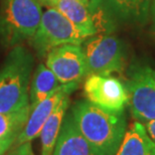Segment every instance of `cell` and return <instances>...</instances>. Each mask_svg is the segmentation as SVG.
<instances>
[{
  "label": "cell",
  "instance_id": "obj_8",
  "mask_svg": "<svg viewBox=\"0 0 155 155\" xmlns=\"http://www.w3.org/2000/svg\"><path fill=\"white\" fill-rule=\"evenodd\" d=\"M45 66L61 84H80L88 76L85 54L80 45L67 43L55 46L46 54Z\"/></svg>",
  "mask_w": 155,
  "mask_h": 155
},
{
  "label": "cell",
  "instance_id": "obj_7",
  "mask_svg": "<svg viewBox=\"0 0 155 155\" xmlns=\"http://www.w3.org/2000/svg\"><path fill=\"white\" fill-rule=\"evenodd\" d=\"M84 94L87 101L109 112L122 113L128 104L125 86L112 76L88 75L84 84Z\"/></svg>",
  "mask_w": 155,
  "mask_h": 155
},
{
  "label": "cell",
  "instance_id": "obj_1",
  "mask_svg": "<svg viewBox=\"0 0 155 155\" xmlns=\"http://www.w3.org/2000/svg\"><path fill=\"white\" fill-rule=\"evenodd\" d=\"M82 135L102 155H115L127 130L122 113L109 112L87 100L78 101L71 110Z\"/></svg>",
  "mask_w": 155,
  "mask_h": 155
},
{
  "label": "cell",
  "instance_id": "obj_5",
  "mask_svg": "<svg viewBox=\"0 0 155 155\" xmlns=\"http://www.w3.org/2000/svg\"><path fill=\"white\" fill-rule=\"evenodd\" d=\"M88 75L111 76L122 73L126 67V46L112 35L89 36L82 45Z\"/></svg>",
  "mask_w": 155,
  "mask_h": 155
},
{
  "label": "cell",
  "instance_id": "obj_14",
  "mask_svg": "<svg viewBox=\"0 0 155 155\" xmlns=\"http://www.w3.org/2000/svg\"><path fill=\"white\" fill-rule=\"evenodd\" d=\"M70 95L61 99L51 116L48 118L45 125L40 130V143H41V155H52L55 142L60 134L64 118L70 107Z\"/></svg>",
  "mask_w": 155,
  "mask_h": 155
},
{
  "label": "cell",
  "instance_id": "obj_9",
  "mask_svg": "<svg viewBox=\"0 0 155 155\" xmlns=\"http://www.w3.org/2000/svg\"><path fill=\"white\" fill-rule=\"evenodd\" d=\"M79 87V83L61 84V86L51 96L45 98L35 107L31 108L28 120L17 136L13 145H19L24 142H31L38 137L40 133L42 126L45 125L48 118L51 116L52 111L55 109L61 100L64 96L71 95L75 92Z\"/></svg>",
  "mask_w": 155,
  "mask_h": 155
},
{
  "label": "cell",
  "instance_id": "obj_12",
  "mask_svg": "<svg viewBox=\"0 0 155 155\" xmlns=\"http://www.w3.org/2000/svg\"><path fill=\"white\" fill-rule=\"evenodd\" d=\"M41 5L54 8L64 15L87 36L96 35L88 5L84 0H39Z\"/></svg>",
  "mask_w": 155,
  "mask_h": 155
},
{
  "label": "cell",
  "instance_id": "obj_18",
  "mask_svg": "<svg viewBox=\"0 0 155 155\" xmlns=\"http://www.w3.org/2000/svg\"><path fill=\"white\" fill-rule=\"evenodd\" d=\"M8 155H35L31 147V142H24L22 144L16 145Z\"/></svg>",
  "mask_w": 155,
  "mask_h": 155
},
{
  "label": "cell",
  "instance_id": "obj_13",
  "mask_svg": "<svg viewBox=\"0 0 155 155\" xmlns=\"http://www.w3.org/2000/svg\"><path fill=\"white\" fill-rule=\"evenodd\" d=\"M115 155H155V142L148 135L143 123L135 121L126 130Z\"/></svg>",
  "mask_w": 155,
  "mask_h": 155
},
{
  "label": "cell",
  "instance_id": "obj_21",
  "mask_svg": "<svg viewBox=\"0 0 155 155\" xmlns=\"http://www.w3.org/2000/svg\"><path fill=\"white\" fill-rule=\"evenodd\" d=\"M150 21H151L150 30H151V31H152L153 33H155V0H152V2H151Z\"/></svg>",
  "mask_w": 155,
  "mask_h": 155
},
{
  "label": "cell",
  "instance_id": "obj_20",
  "mask_svg": "<svg viewBox=\"0 0 155 155\" xmlns=\"http://www.w3.org/2000/svg\"><path fill=\"white\" fill-rule=\"evenodd\" d=\"M144 126L148 133V135H149L150 138L155 142V119L148 121V122H145Z\"/></svg>",
  "mask_w": 155,
  "mask_h": 155
},
{
  "label": "cell",
  "instance_id": "obj_4",
  "mask_svg": "<svg viewBox=\"0 0 155 155\" xmlns=\"http://www.w3.org/2000/svg\"><path fill=\"white\" fill-rule=\"evenodd\" d=\"M88 38L60 11L48 8L42 13L38 29L28 40L36 55L43 58L55 46L67 43L81 45Z\"/></svg>",
  "mask_w": 155,
  "mask_h": 155
},
{
  "label": "cell",
  "instance_id": "obj_19",
  "mask_svg": "<svg viewBox=\"0 0 155 155\" xmlns=\"http://www.w3.org/2000/svg\"><path fill=\"white\" fill-rule=\"evenodd\" d=\"M17 138V135L9 136V137L0 139V155H3L12 145L14 144L15 140Z\"/></svg>",
  "mask_w": 155,
  "mask_h": 155
},
{
  "label": "cell",
  "instance_id": "obj_10",
  "mask_svg": "<svg viewBox=\"0 0 155 155\" xmlns=\"http://www.w3.org/2000/svg\"><path fill=\"white\" fill-rule=\"evenodd\" d=\"M52 155H102L82 135L72 113L67 112Z\"/></svg>",
  "mask_w": 155,
  "mask_h": 155
},
{
  "label": "cell",
  "instance_id": "obj_11",
  "mask_svg": "<svg viewBox=\"0 0 155 155\" xmlns=\"http://www.w3.org/2000/svg\"><path fill=\"white\" fill-rule=\"evenodd\" d=\"M119 24L144 26L150 20L152 0H104Z\"/></svg>",
  "mask_w": 155,
  "mask_h": 155
},
{
  "label": "cell",
  "instance_id": "obj_2",
  "mask_svg": "<svg viewBox=\"0 0 155 155\" xmlns=\"http://www.w3.org/2000/svg\"><path fill=\"white\" fill-rule=\"evenodd\" d=\"M35 58L22 45L11 48L0 69V112L11 113L29 105Z\"/></svg>",
  "mask_w": 155,
  "mask_h": 155
},
{
  "label": "cell",
  "instance_id": "obj_16",
  "mask_svg": "<svg viewBox=\"0 0 155 155\" xmlns=\"http://www.w3.org/2000/svg\"><path fill=\"white\" fill-rule=\"evenodd\" d=\"M87 5L96 35H112L116 31L119 23L105 4L104 0H88Z\"/></svg>",
  "mask_w": 155,
  "mask_h": 155
},
{
  "label": "cell",
  "instance_id": "obj_23",
  "mask_svg": "<svg viewBox=\"0 0 155 155\" xmlns=\"http://www.w3.org/2000/svg\"><path fill=\"white\" fill-rule=\"evenodd\" d=\"M84 1H85V0H84Z\"/></svg>",
  "mask_w": 155,
  "mask_h": 155
},
{
  "label": "cell",
  "instance_id": "obj_6",
  "mask_svg": "<svg viewBox=\"0 0 155 155\" xmlns=\"http://www.w3.org/2000/svg\"><path fill=\"white\" fill-rule=\"evenodd\" d=\"M124 86L132 117L141 123L155 119V70L148 64H131Z\"/></svg>",
  "mask_w": 155,
  "mask_h": 155
},
{
  "label": "cell",
  "instance_id": "obj_3",
  "mask_svg": "<svg viewBox=\"0 0 155 155\" xmlns=\"http://www.w3.org/2000/svg\"><path fill=\"white\" fill-rule=\"evenodd\" d=\"M39 0H0V43L19 45L35 35L41 19Z\"/></svg>",
  "mask_w": 155,
  "mask_h": 155
},
{
  "label": "cell",
  "instance_id": "obj_17",
  "mask_svg": "<svg viewBox=\"0 0 155 155\" xmlns=\"http://www.w3.org/2000/svg\"><path fill=\"white\" fill-rule=\"evenodd\" d=\"M30 105L11 113L0 112V139L19 135L30 114Z\"/></svg>",
  "mask_w": 155,
  "mask_h": 155
},
{
  "label": "cell",
  "instance_id": "obj_22",
  "mask_svg": "<svg viewBox=\"0 0 155 155\" xmlns=\"http://www.w3.org/2000/svg\"><path fill=\"white\" fill-rule=\"evenodd\" d=\"M85 2H86V3H88V0H85Z\"/></svg>",
  "mask_w": 155,
  "mask_h": 155
},
{
  "label": "cell",
  "instance_id": "obj_15",
  "mask_svg": "<svg viewBox=\"0 0 155 155\" xmlns=\"http://www.w3.org/2000/svg\"><path fill=\"white\" fill-rule=\"evenodd\" d=\"M61 86L54 74L45 66L39 64L36 68L29 86V105L35 107L51 96Z\"/></svg>",
  "mask_w": 155,
  "mask_h": 155
}]
</instances>
